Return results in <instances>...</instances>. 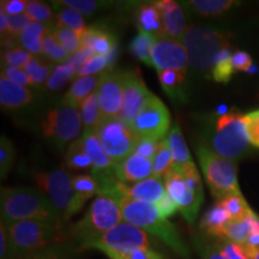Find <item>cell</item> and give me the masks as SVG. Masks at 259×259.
<instances>
[{"mask_svg":"<svg viewBox=\"0 0 259 259\" xmlns=\"http://www.w3.org/2000/svg\"><path fill=\"white\" fill-rule=\"evenodd\" d=\"M0 212L2 223L5 226L27 220H40L64 225L53 204L37 189L3 187L0 192Z\"/></svg>","mask_w":259,"mask_h":259,"instance_id":"6da1fadb","label":"cell"},{"mask_svg":"<svg viewBox=\"0 0 259 259\" xmlns=\"http://www.w3.org/2000/svg\"><path fill=\"white\" fill-rule=\"evenodd\" d=\"M121 210L122 220L138 227L142 231L149 232L156 236L180 257L189 259L190 251L180 238L179 233L171 223L158 212L154 204L139 202L125 196H116L113 198Z\"/></svg>","mask_w":259,"mask_h":259,"instance_id":"7a4b0ae2","label":"cell"},{"mask_svg":"<svg viewBox=\"0 0 259 259\" xmlns=\"http://www.w3.org/2000/svg\"><path fill=\"white\" fill-rule=\"evenodd\" d=\"M61 223L27 220L6 226L10 239L9 259L40 253L64 241Z\"/></svg>","mask_w":259,"mask_h":259,"instance_id":"3957f363","label":"cell"},{"mask_svg":"<svg viewBox=\"0 0 259 259\" xmlns=\"http://www.w3.org/2000/svg\"><path fill=\"white\" fill-rule=\"evenodd\" d=\"M231 38L229 32L199 25H187L181 44L186 50L189 66L198 72L211 71L220 54L231 50Z\"/></svg>","mask_w":259,"mask_h":259,"instance_id":"277c9868","label":"cell"},{"mask_svg":"<svg viewBox=\"0 0 259 259\" xmlns=\"http://www.w3.org/2000/svg\"><path fill=\"white\" fill-rule=\"evenodd\" d=\"M122 222V213L118 203L111 197L97 196L82 220L71 228V236L78 242V250L95 241Z\"/></svg>","mask_w":259,"mask_h":259,"instance_id":"5b68a950","label":"cell"},{"mask_svg":"<svg viewBox=\"0 0 259 259\" xmlns=\"http://www.w3.org/2000/svg\"><path fill=\"white\" fill-rule=\"evenodd\" d=\"M196 153L203 176L215 198L221 200L232 194H241L234 162L221 157L203 143L198 144Z\"/></svg>","mask_w":259,"mask_h":259,"instance_id":"8992f818","label":"cell"},{"mask_svg":"<svg viewBox=\"0 0 259 259\" xmlns=\"http://www.w3.org/2000/svg\"><path fill=\"white\" fill-rule=\"evenodd\" d=\"M34 180L37 190L50 199L64 223L83 209L74 193L72 177L64 168L51 171H37L34 176Z\"/></svg>","mask_w":259,"mask_h":259,"instance_id":"52a82bcc","label":"cell"},{"mask_svg":"<svg viewBox=\"0 0 259 259\" xmlns=\"http://www.w3.org/2000/svg\"><path fill=\"white\" fill-rule=\"evenodd\" d=\"M212 150L227 160L234 162L242 157L250 147L246 135L244 114L232 111L219 115L211 137Z\"/></svg>","mask_w":259,"mask_h":259,"instance_id":"ba28073f","label":"cell"},{"mask_svg":"<svg viewBox=\"0 0 259 259\" xmlns=\"http://www.w3.org/2000/svg\"><path fill=\"white\" fill-rule=\"evenodd\" d=\"M145 248H151L147 233L131 223L121 222L95 241L87 245L83 251L99 250L109 259H115L136 250Z\"/></svg>","mask_w":259,"mask_h":259,"instance_id":"9c48e42d","label":"cell"},{"mask_svg":"<svg viewBox=\"0 0 259 259\" xmlns=\"http://www.w3.org/2000/svg\"><path fill=\"white\" fill-rule=\"evenodd\" d=\"M83 130L82 116L78 109L61 107L48 113L42 121V135L60 150L65 145L79 139Z\"/></svg>","mask_w":259,"mask_h":259,"instance_id":"30bf717a","label":"cell"},{"mask_svg":"<svg viewBox=\"0 0 259 259\" xmlns=\"http://www.w3.org/2000/svg\"><path fill=\"white\" fill-rule=\"evenodd\" d=\"M95 135L103 150L114 163L121 162L134 154L139 138L132 128L119 118L103 120Z\"/></svg>","mask_w":259,"mask_h":259,"instance_id":"8fae6325","label":"cell"},{"mask_svg":"<svg viewBox=\"0 0 259 259\" xmlns=\"http://www.w3.org/2000/svg\"><path fill=\"white\" fill-rule=\"evenodd\" d=\"M169 127V111L166 105L151 93L139 111L138 115L136 116L134 124L131 125L132 131L138 137H149L162 141L166 138Z\"/></svg>","mask_w":259,"mask_h":259,"instance_id":"7c38bea8","label":"cell"},{"mask_svg":"<svg viewBox=\"0 0 259 259\" xmlns=\"http://www.w3.org/2000/svg\"><path fill=\"white\" fill-rule=\"evenodd\" d=\"M166 192L177 208L183 213L184 219L190 225H193L197 219L200 205L204 200V193H197L187 187L183 173L179 168L171 167L163 178Z\"/></svg>","mask_w":259,"mask_h":259,"instance_id":"4fadbf2b","label":"cell"},{"mask_svg":"<svg viewBox=\"0 0 259 259\" xmlns=\"http://www.w3.org/2000/svg\"><path fill=\"white\" fill-rule=\"evenodd\" d=\"M153 66L158 72L161 71H178L185 74L189 59L185 47L181 41L166 37H157L151 50Z\"/></svg>","mask_w":259,"mask_h":259,"instance_id":"5bb4252c","label":"cell"},{"mask_svg":"<svg viewBox=\"0 0 259 259\" xmlns=\"http://www.w3.org/2000/svg\"><path fill=\"white\" fill-rule=\"evenodd\" d=\"M126 71H107L99 89V103L103 119L119 118L124 96Z\"/></svg>","mask_w":259,"mask_h":259,"instance_id":"9a60e30c","label":"cell"},{"mask_svg":"<svg viewBox=\"0 0 259 259\" xmlns=\"http://www.w3.org/2000/svg\"><path fill=\"white\" fill-rule=\"evenodd\" d=\"M150 94L138 71H126L124 96L119 119L131 127Z\"/></svg>","mask_w":259,"mask_h":259,"instance_id":"2e32d148","label":"cell"},{"mask_svg":"<svg viewBox=\"0 0 259 259\" xmlns=\"http://www.w3.org/2000/svg\"><path fill=\"white\" fill-rule=\"evenodd\" d=\"M125 196L128 198L139 200V202L156 204L163 198L166 194V187L164 181L160 178H148V179L136 183L134 185L124 184L121 181H116L111 189H108L102 196L114 198L116 196Z\"/></svg>","mask_w":259,"mask_h":259,"instance_id":"e0dca14e","label":"cell"},{"mask_svg":"<svg viewBox=\"0 0 259 259\" xmlns=\"http://www.w3.org/2000/svg\"><path fill=\"white\" fill-rule=\"evenodd\" d=\"M79 141L84 151L88 154V156L93 162L92 176L97 181L108 179V178H114L115 163L106 154V151L103 150L102 145L100 143L99 138L96 137V135H82Z\"/></svg>","mask_w":259,"mask_h":259,"instance_id":"ac0fdd59","label":"cell"},{"mask_svg":"<svg viewBox=\"0 0 259 259\" xmlns=\"http://www.w3.org/2000/svg\"><path fill=\"white\" fill-rule=\"evenodd\" d=\"M155 5L160 10L162 16V24H163L162 37L178 41L181 40L187 29L185 15L181 6L173 0H160L155 2Z\"/></svg>","mask_w":259,"mask_h":259,"instance_id":"d6986e66","label":"cell"},{"mask_svg":"<svg viewBox=\"0 0 259 259\" xmlns=\"http://www.w3.org/2000/svg\"><path fill=\"white\" fill-rule=\"evenodd\" d=\"M114 173L116 179L124 184L139 183L153 177V161L132 154L115 163Z\"/></svg>","mask_w":259,"mask_h":259,"instance_id":"ffe728a7","label":"cell"},{"mask_svg":"<svg viewBox=\"0 0 259 259\" xmlns=\"http://www.w3.org/2000/svg\"><path fill=\"white\" fill-rule=\"evenodd\" d=\"M107 72V71H106ZM106 72H102L100 74H95V76H85V77H78L74 82L71 84L70 89L67 90L63 97V106L64 107H71V108H80L83 102L90 95L97 92L100 84H101L103 77H105Z\"/></svg>","mask_w":259,"mask_h":259,"instance_id":"44dd1931","label":"cell"},{"mask_svg":"<svg viewBox=\"0 0 259 259\" xmlns=\"http://www.w3.org/2000/svg\"><path fill=\"white\" fill-rule=\"evenodd\" d=\"M82 48H89L97 56L109 57L118 52L116 37L101 27H88L80 36Z\"/></svg>","mask_w":259,"mask_h":259,"instance_id":"7402d4cb","label":"cell"},{"mask_svg":"<svg viewBox=\"0 0 259 259\" xmlns=\"http://www.w3.org/2000/svg\"><path fill=\"white\" fill-rule=\"evenodd\" d=\"M32 101L31 90L12 82L5 76L0 77V103L3 108L17 109Z\"/></svg>","mask_w":259,"mask_h":259,"instance_id":"603a6c76","label":"cell"},{"mask_svg":"<svg viewBox=\"0 0 259 259\" xmlns=\"http://www.w3.org/2000/svg\"><path fill=\"white\" fill-rule=\"evenodd\" d=\"M257 219L258 216L252 211L250 215L244 219L231 220L223 233V239L233 242V244L245 245L250 236L254 232L259 231Z\"/></svg>","mask_w":259,"mask_h":259,"instance_id":"cb8c5ba5","label":"cell"},{"mask_svg":"<svg viewBox=\"0 0 259 259\" xmlns=\"http://www.w3.org/2000/svg\"><path fill=\"white\" fill-rule=\"evenodd\" d=\"M231 220L228 211L219 202L212 205L203 216L202 221H200V229L205 233V235L223 238V233Z\"/></svg>","mask_w":259,"mask_h":259,"instance_id":"d4e9b609","label":"cell"},{"mask_svg":"<svg viewBox=\"0 0 259 259\" xmlns=\"http://www.w3.org/2000/svg\"><path fill=\"white\" fill-rule=\"evenodd\" d=\"M167 139L168 144H169L171 158H173V167L181 169L187 163L193 161L192 157H191V154L189 151V148H187V144L185 142V138H184L179 122H176L173 125L169 134H168Z\"/></svg>","mask_w":259,"mask_h":259,"instance_id":"484cf974","label":"cell"},{"mask_svg":"<svg viewBox=\"0 0 259 259\" xmlns=\"http://www.w3.org/2000/svg\"><path fill=\"white\" fill-rule=\"evenodd\" d=\"M80 116L83 121V135L96 134L102 121L105 120L99 103L97 92L90 95L80 106Z\"/></svg>","mask_w":259,"mask_h":259,"instance_id":"4316f807","label":"cell"},{"mask_svg":"<svg viewBox=\"0 0 259 259\" xmlns=\"http://www.w3.org/2000/svg\"><path fill=\"white\" fill-rule=\"evenodd\" d=\"M48 31H50V28L44 23L30 22L19 35V46L34 56L42 54V40Z\"/></svg>","mask_w":259,"mask_h":259,"instance_id":"83f0119b","label":"cell"},{"mask_svg":"<svg viewBox=\"0 0 259 259\" xmlns=\"http://www.w3.org/2000/svg\"><path fill=\"white\" fill-rule=\"evenodd\" d=\"M137 21L141 31L155 35L156 37H162V31H163L162 16L155 3L142 5L139 8Z\"/></svg>","mask_w":259,"mask_h":259,"instance_id":"f1b7e54d","label":"cell"},{"mask_svg":"<svg viewBox=\"0 0 259 259\" xmlns=\"http://www.w3.org/2000/svg\"><path fill=\"white\" fill-rule=\"evenodd\" d=\"M157 76L162 89L171 100L183 101L185 99V94H184L185 74L178 71H161Z\"/></svg>","mask_w":259,"mask_h":259,"instance_id":"f546056e","label":"cell"},{"mask_svg":"<svg viewBox=\"0 0 259 259\" xmlns=\"http://www.w3.org/2000/svg\"><path fill=\"white\" fill-rule=\"evenodd\" d=\"M72 185L77 200H78L82 208L89 199L100 194L99 183L92 174H79V176L73 177Z\"/></svg>","mask_w":259,"mask_h":259,"instance_id":"4dcf8cb0","label":"cell"},{"mask_svg":"<svg viewBox=\"0 0 259 259\" xmlns=\"http://www.w3.org/2000/svg\"><path fill=\"white\" fill-rule=\"evenodd\" d=\"M157 37L155 35L148 34V32L141 31L134 37V40L130 44V51L134 56L147 65V66H153L151 61V50H153L154 44L156 42Z\"/></svg>","mask_w":259,"mask_h":259,"instance_id":"1f68e13d","label":"cell"},{"mask_svg":"<svg viewBox=\"0 0 259 259\" xmlns=\"http://www.w3.org/2000/svg\"><path fill=\"white\" fill-rule=\"evenodd\" d=\"M65 166L69 170H93V162L84 151L79 139L69 145L65 154Z\"/></svg>","mask_w":259,"mask_h":259,"instance_id":"d6a6232c","label":"cell"},{"mask_svg":"<svg viewBox=\"0 0 259 259\" xmlns=\"http://www.w3.org/2000/svg\"><path fill=\"white\" fill-rule=\"evenodd\" d=\"M239 3L233 0H192L187 5L197 14L202 16H219Z\"/></svg>","mask_w":259,"mask_h":259,"instance_id":"836d02e7","label":"cell"},{"mask_svg":"<svg viewBox=\"0 0 259 259\" xmlns=\"http://www.w3.org/2000/svg\"><path fill=\"white\" fill-rule=\"evenodd\" d=\"M171 167H173V158L166 137L160 142L157 153L153 160V177L163 179Z\"/></svg>","mask_w":259,"mask_h":259,"instance_id":"e575fe53","label":"cell"},{"mask_svg":"<svg viewBox=\"0 0 259 259\" xmlns=\"http://www.w3.org/2000/svg\"><path fill=\"white\" fill-rule=\"evenodd\" d=\"M56 27H65L73 30L79 37L85 32L88 27L85 25V21H84L83 16L74 11L72 9L65 8L59 10L57 14V24Z\"/></svg>","mask_w":259,"mask_h":259,"instance_id":"d590c367","label":"cell"},{"mask_svg":"<svg viewBox=\"0 0 259 259\" xmlns=\"http://www.w3.org/2000/svg\"><path fill=\"white\" fill-rule=\"evenodd\" d=\"M232 56L233 53H231V50H226L216 59L211 71H210L212 79L215 82L228 83L231 80L233 73L235 71L234 66H233Z\"/></svg>","mask_w":259,"mask_h":259,"instance_id":"8d00e7d4","label":"cell"},{"mask_svg":"<svg viewBox=\"0 0 259 259\" xmlns=\"http://www.w3.org/2000/svg\"><path fill=\"white\" fill-rule=\"evenodd\" d=\"M54 66L52 64H47L42 61L38 58H32V59L24 67L25 73L28 74L29 78L32 82L34 85H42L46 84L48 78L51 77L52 72H53Z\"/></svg>","mask_w":259,"mask_h":259,"instance_id":"74e56055","label":"cell"},{"mask_svg":"<svg viewBox=\"0 0 259 259\" xmlns=\"http://www.w3.org/2000/svg\"><path fill=\"white\" fill-rule=\"evenodd\" d=\"M74 77H77V72L70 64H58L54 66L53 72H52L51 77L48 78L45 85H46L47 89L52 90V92H57V90L63 88L69 80L73 79Z\"/></svg>","mask_w":259,"mask_h":259,"instance_id":"f35d334b","label":"cell"},{"mask_svg":"<svg viewBox=\"0 0 259 259\" xmlns=\"http://www.w3.org/2000/svg\"><path fill=\"white\" fill-rule=\"evenodd\" d=\"M219 202L225 206V209L228 211L232 220L244 219L253 211L248 206L242 194H232V196L226 197V198L219 200Z\"/></svg>","mask_w":259,"mask_h":259,"instance_id":"ab89813d","label":"cell"},{"mask_svg":"<svg viewBox=\"0 0 259 259\" xmlns=\"http://www.w3.org/2000/svg\"><path fill=\"white\" fill-rule=\"evenodd\" d=\"M51 34L56 38L58 44L64 48L65 51L69 52L70 54L77 53L80 48H82V44H80L79 35H77L73 30L65 27H56L53 30H51Z\"/></svg>","mask_w":259,"mask_h":259,"instance_id":"60d3db41","label":"cell"},{"mask_svg":"<svg viewBox=\"0 0 259 259\" xmlns=\"http://www.w3.org/2000/svg\"><path fill=\"white\" fill-rule=\"evenodd\" d=\"M42 54L47 58L48 60L56 61V63L63 64L69 59L71 54L67 51H65L63 47L58 44L56 38L53 37V35L50 31L45 35L44 40H42Z\"/></svg>","mask_w":259,"mask_h":259,"instance_id":"b9f144b4","label":"cell"},{"mask_svg":"<svg viewBox=\"0 0 259 259\" xmlns=\"http://www.w3.org/2000/svg\"><path fill=\"white\" fill-rule=\"evenodd\" d=\"M16 160V150L14 144L6 136H3L0 141V177L2 179L8 176L12 164Z\"/></svg>","mask_w":259,"mask_h":259,"instance_id":"7bdbcfd3","label":"cell"},{"mask_svg":"<svg viewBox=\"0 0 259 259\" xmlns=\"http://www.w3.org/2000/svg\"><path fill=\"white\" fill-rule=\"evenodd\" d=\"M34 56L22 47H12L5 50L2 54V60L5 66H15L24 69Z\"/></svg>","mask_w":259,"mask_h":259,"instance_id":"ee69618b","label":"cell"},{"mask_svg":"<svg viewBox=\"0 0 259 259\" xmlns=\"http://www.w3.org/2000/svg\"><path fill=\"white\" fill-rule=\"evenodd\" d=\"M194 245L202 259H228L223 254L218 242L209 241L204 236H197L194 239Z\"/></svg>","mask_w":259,"mask_h":259,"instance_id":"f6af8a7d","label":"cell"},{"mask_svg":"<svg viewBox=\"0 0 259 259\" xmlns=\"http://www.w3.org/2000/svg\"><path fill=\"white\" fill-rule=\"evenodd\" d=\"M109 66H111V64H109L108 58L106 56H97V54H94V56L83 65L82 69L79 70L78 74H77V78H78V77L85 76H95V74L106 72V71H109L107 70Z\"/></svg>","mask_w":259,"mask_h":259,"instance_id":"bcb514c9","label":"cell"},{"mask_svg":"<svg viewBox=\"0 0 259 259\" xmlns=\"http://www.w3.org/2000/svg\"><path fill=\"white\" fill-rule=\"evenodd\" d=\"M25 14L31 22H38V23H45V22H50L53 18V12L51 8L45 3L41 2H28L27 11Z\"/></svg>","mask_w":259,"mask_h":259,"instance_id":"7dc6e473","label":"cell"},{"mask_svg":"<svg viewBox=\"0 0 259 259\" xmlns=\"http://www.w3.org/2000/svg\"><path fill=\"white\" fill-rule=\"evenodd\" d=\"M244 122L250 145L259 149V109L244 114Z\"/></svg>","mask_w":259,"mask_h":259,"instance_id":"c3c4849f","label":"cell"},{"mask_svg":"<svg viewBox=\"0 0 259 259\" xmlns=\"http://www.w3.org/2000/svg\"><path fill=\"white\" fill-rule=\"evenodd\" d=\"M160 142L161 141H158V139H154V138L139 137L137 144H136L134 154L138 155V156L141 157L147 158V160L153 161L155 155L157 153Z\"/></svg>","mask_w":259,"mask_h":259,"instance_id":"681fc988","label":"cell"},{"mask_svg":"<svg viewBox=\"0 0 259 259\" xmlns=\"http://www.w3.org/2000/svg\"><path fill=\"white\" fill-rule=\"evenodd\" d=\"M56 4H61L65 8L72 9L78 14L85 16L94 14L102 5L100 2H94V0H63V2H56Z\"/></svg>","mask_w":259,"mask_h":259,"instance_id":"f907efd6","label":"cell"},{"mask_svg":"<svg viewBox=\"0 0 259 259\" xmlns=\"http://www.w3.org/2000/svg\"><path fill=\"white\" fill-rule=\"evenodd\" d=\"M220 248L228 259H252L251 255L247 253L242 245L233 244V242L223 239L222 241L218 242Z\"/></svg>","mask_w":259,"mask_h":259,"instance_id":"816d5d0a","label":"cell"},{"mask_svg":"<svg viewBox=\"0 0 259 259\" xmlns=\"http://www.w3.org/2000/svg\"><path fill=\"white\" fill-rule=\"evenodd\" d=\"M31 19L28 17L27 14L18 16H9V27L6 35L14 38H18L23 29L30 23ZM5 35V36H6ZM4 37V36H3Z\"/></svg>","mask_w":259,"mask_h":259,"instance_id":"f5cc1de1","label":"cell"},{"mask_svg":"<svg viewBox=\"0 0 259 259\" xmlns=\"http://www.w3.org/2000/svg\"><path fill=\"white\" fill-rule=\"evenodd\" d=\"M3 76H5L6 78H9L12 82L19 84V85H23L27 88V87L34 85L32 82L29 78V76L25 73L24 69H21V67H15V66H5V69L2 71Z\"/></svg>","mask_w":259,"mask_h":259,"instance_id":"db71d44e","label":"cell"},{"mask_svg":"<svg viewBox=\"0 0 259 259\" xmlns=\"http://www.w3.org/2000/svg\"><path fill=\"white\" fill-rule=\"evenodd\" d=\"M232 61L234 69L236 71H240V72H250L253 67V61H252V58L247 52L238 51L233 53Z\"/></svg>","mask_w":259,"mask_h":259,"instance_id":"11a10c76","label":"cell"},{"mask_svg":"<svg viewBox=\"0 0 259 259\" xmlns=\"http://www.w3.org/2000/svg\"><path fill=\"white\" fill-rule=\"evenodd\" d=\"M93 56H94V53L92 50H89V48H80L77 53L71 54V56L69 57V59L65 61V63L70 64L71 66L76 70L77 74H78L79 70L83 67V65L85 64L87 61H88Z\"/></svg>","mask_w":259,"mask_h":259,"instance_id":"9f6ffc18","label":"cell"},{"mask_svg":"<svg viewBox=\"0 0 259 259\" xmlns=\"http://www.w3.org/2000/svg\"><path fill=\"white\" fill-rule=\"evenodd\" d=\"M27 5L28 2L25 0H6L2 2L0 10H3L8 16H18L25 14Z\"/></svg>","mask_w":259,"mask_h":259,"instance_id":"6f0895ef","label":"cell"},{"mask_svg":"<svg viewBox=\"0 0 259 259\" xmlns=\"http://www.w3.org/2000/svg\"><path fill=\"white\" fill-rule=\"evenodd\" d=\"M155 206L157 208L158 212H160L161 215L167 220H168V218H170V216H173L178 210L176 203L171 200V198L169 196H168L167 192L163 196V198L160 200V202L155 204Z\"/></svg>","mask_w":259,"mask_h":259,"instance_id":"680465c9","label":"cell"},{"mask_svg":"<svg viewBox=\"0 0 259 259\" xmlns=\"http://www.w3.org/2000/svg\"><path fill=\"white\" fill-rule=\"evenodd\" d=\"M36 259H70L61 245H54L46 248L37 254Z\"/></svg>","mask_w":259,"mask_h":259,"instance_id":"91938a15","label":"cell"},{"mask_svg":"<svg viewBox=\"0 0 259 259\" xmlns=\"http://www.w3.org/2000/svg\"><path fill=\"white\" fill-rule=\"evenodd\" d=\"M115 259H164L162 255L153 248H145V250H136L131 253L122 255Z\"/></svg>","mask_w":259,"mask_h":259,"instance_id":"94428289","label":"cell"},{"mask_svg":"<svg viewBox=\"0 0 259 259\" xmlns=\"http://www.w3.org/2000/svg\"><path fill=\"white\" fill-rule=\"evenodd\" d=\"M10 239L8 228L5 225H0V259H9Z\"/></svg>","mask_w":259,"mask_h":259,"instance_id":"6125c7cd","label":"cell"},{"mask_svg":"<svg viewBox=\"0 0 259 259\" xmlns=\"http://www.w3.org/2000/svg\"><path fill=\"white\" fill-rule=\"evenodd\" d=\"M8 27H9V16L6 15L3 10H0V34H2V37L5 36L6 32H8Z\"/></svg>","mask_w":259,"mask_h":259,"instance_id":"be15d7a7","label":"cell"},{"mask_svg":"<svg viewBox=\"0 0 259 259\" xmlns=\"http://www.w3.org/2000/svg\"><path fill=\"white\" fill-rule=\"evenodd\" d=\"M245 250H246V248H245ZM247 253L251 255L252 259H259V248H258V250H254L252 252H247Z\"/></svg>","mask_w":259,"mask_h":259,"instance_id":"e7e4bbea","label":"cell"},{"mask_svg":"<svg viewBox=\"0 0 259 259\" xmlns=\"http://www.w3.org/2000/svg\"><path fill=\"white\" fill-rule=\"evenodd\" d=\"M37 254H31V255H23V257H18V258H12V259H36Z\"/></svg>","mask_w":259,"mask_h":259,"instance_id":"03108f58","label":"cell"},{"mask_svg":"<svg viewBox=\"0 0 259 259\" xmlns=\"http://www.w3.org/2000/svg\"><path fill=\"white\" fill-rule=\"evenodd\" d=\"M257 222H258V227H259V216H258V220H257Z\"/></svg>","mask_w":259,"mask_h":259,"instance_id":"003e7915","label":"cell"}]
</instances>
